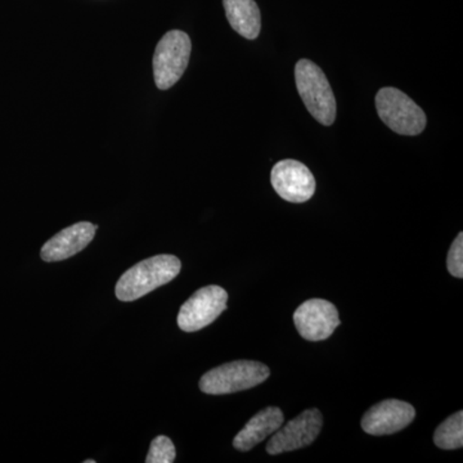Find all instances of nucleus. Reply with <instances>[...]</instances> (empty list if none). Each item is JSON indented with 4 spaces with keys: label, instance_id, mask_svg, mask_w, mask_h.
Returning <instances> with one entry per match:
<instances>
[{
    "label": "nucleus",
    "instance_id": "1a4fd4ad",
    "mask_svg": "<svg viewBox=\"0 0 463 463\" xmlns=\"http://www.w3.org/2000/svg\"><path fill=\"white\" fill-rule=\"evenodd\" d=\"M294 323L303 339L322 341L328 339L341 322L334 304L322 298H312L298 307Z\"/></svg>",
    "mask_w": 463,
    "mask_h": 463
},
{
    "label": "nucleus",
    "instance_id": "9b49d317",
    "mask_svg": "<svg viewBox=\"0 0 463 463\" xmlns=\"http://www.w3.org/2000/svg\"><path fill=\"white\" fill-rule=\"evenodd\" d=\"M97 225L90 222H80L67 227L65 230L52 237L42 248L41 257L43 260L52 261L65 260L83 251L96 236Z\"/></svg>",
    "mask_w": 463,
    "mask_h": 463
},
{
    "label": "nucleus",
    "instance_id": "9d476101",
    "mask_svg": "<svg viewBox=\"0 0 463 463\" xmlns=\"http://www.w3.org/2000/svg\"><path fill=\"white\" fill-rule=\"evenodd\" d=\"M416 417L413 405L397 399H388L373 405L362 419V429L367 434L381 437L403 430Z\"/></svg>",
    "mask_w": 463,
    "mask_h": 463
},
{
    "label": "nucleus",
    "instance_id": "ddd939ff",
    "mask_svg": "<svg viewBox=\"0 0 463 463\" xmlns=\"http://www.w3.org/2000/svg\"><path fill=\"white\" fill-rule=\"evenodd\" d=\"M228 23L234 32L249 41H254L260 33L261 14L254 0H223Z\"/></svg>",
    "mask_w": 463,
    "mask_h": 463
},
{
    "label": "nucleus",
    "instance_id": "39448f33",
    "mask_svg": "<svg viewBox=\"0 0 463 463\" xmlns=\"http://www.w3.org/2000/svg\"><path fill=\"white\" fill-rule=\"evenodd\" d=\"M191 51L187 33L173 30L163 36L154 54L155 83L158 90H170L178 83L190 62Z\"/></svg>",
    "mask_w": 463,
    "mask_h": 463
},
{
    "label": "nucleus",
    "instance_id": "f257e3e1",
    "mask_svg": "<svg viewBox=\"0 0 463 463\" xmlns=\"http://www.w3.org/2000/svg\"><path fill=\"white\" fill-rule=\"evenodd\" d=\"M182 269L174 255H156L134 265L116 283V298L125 303L138 300L161 286L173 281Z\"/></svg>",
    "mask_w": 463,
    "mask_h": 463
},
{
    "label": "nucleus",
    "instance_id": "2eb2a0df",
    "mask_svg": "<svg viewBox=\"0 0 463 463\" xmlns=\"http://www.w3.org/2000/svg\"><path fill=\"white\" fill-rule=\"evenodd\" d=\"M176 450L169 438L160 435L152 440L151 448L146 462L147 463H172L175 461Z\"/></svg>",
    "mask_w": 463,
    "mask_h": 463
},
{
    "label": "nucleus",
    "instance_id": "7ed1b4c3",
    "mask_svg": "<svg viewBox=\"0 0 463 463\" xmlns=\"http://www.w3.org/2000/svg\"><path fill=\"white\" fill-rule=\"evenodd\" d=\"M269 374V368L260 362H231L203 374L200 380V389L209 395L232 394L260 385Z\"/></svg>",
    "mask_w": 463,
    "mask_h": 463
},
{
    "label": "nucleus",
    "instance_id": "f3484780",
    "mask_svg": "<svg viewBox=\"0 0 463 463\" xmlns=\"http://www.w3.org/2000/svg\"><path fill=\"white\" fill-rule=\"evenodd\" d=\"M85 463H96V461H94V459H88V461H85Z\"/></svg>",
    "mask_w": 463,
    "mask_h": 463
},
{
    "label": "nucleus",
    "instance_id": "dca6fc26",
    "mask_svg": "<svg viewBox=\"0 0 463 463\" xmlns=\"http://www.w3.org/2000/svg\"><path fill=\"white\" fill-rule=\"evenodd\" d=\"M448 272L456 279L463 277V233L456 237L455 242L450 246L447 258Z\"/></svg>",
    "mask_w": 463,
    "mask_h": 463
},
{
    "label": "nucleus",
    "instance_id": "6e6552de",
    "mask_svg": "<svg viewBox=\"0 0 463 463\" xmlns=\"http://www.w3.org/2000/svg\"><path fill=\"white\" fill-rule=\"evenodd\" d=\"M270 182L279 196L288 203H307L316 194L315 175L300 161L277 163L270 173Z\"/></svg>",
    "mask_w": 463,
    "mask_h": 463
},
{
    "label": "nucleus",
    "instance_id": "f03ea898",
    "mask_svg": "<svg viewBox=\"0 0 463 463\" xmlns=\"http://www.w3.org/2000/svg\"><path fill=\"white\" fill-rule=\"evenodd\" d=\"M297 88L307 111L318 123L330 127L336 120V99L321 67L300 60L295 67Z\"/></svg>",
    "mask_w": 463,
    "mask_h": 463
},
{
    "label": "nucleus",
    "instance_id": "20e7f679",
    "mask_svg": "<svg viewBox=\"0 0 463 463\" xmlns=\"http://www.w3.org/2000/svg\"><path fill=\"white\" fill-rule=\"evenodd\" d=\"M376 109L386 127L402 136L421 134L428 124L423 109L397 88L380 90L376 96Z\"/></svg>",
    "mask_w": 463,
    "mask_h": 463
},
{
    "label": "nucleus",
    "instance_id": "423d86ee",
    "mask_svg": "<svg viewBox=\"0 0 463 463\" xmlns=\"http://www.w3.org/2000/svg\"><path fill=\"white\" fill-rule=\"evenodd\" d=\"M228 294L221 286H206L194 292L178 315V326L184 332L203 330L227 309Z\"/></svg>",
    "mask_w": 463,
    "mask_h": 463
},
{
    "label": "nucleus",
    "instance_id": "f8f14e48",
    "mask_svg": "<svg viewBox=\"0 0 463 463\" xmlns=\"http://www.w3.org/2000/svg\"><path fill=\"white\" fill-rule=\"evenodd\" d=\"M285 421V416L279 407H268L255 414L245 428L236 435L233 447L241 452H248L257 447L265 438L279 430Z\"/></svg>",
    "mask_w": 463,
    "mask_h": 463
},
{
    "label": "nucleus",
    "instance_id": "0eeeda50",
    "mask_svg": "<svg viewBox=\"0 0 463 463\" xmlns=\"http://www.w3.org/2000/svg\"><path fill=\"white\" fill-rule=\"evenodd\" d=\"M323 417L316 408L304 411L297 419L282 425L267 444L269 455L292 452L310 446L322 430Z\"/></svg>",
    "mask_w": 463,
    "mask_h": 463
},
{
    "label": "nucleus",
    "instance_id": "4468645a",
    "mask_svg": "<svg viewBox=\"0 0 463 463\" xmlns=\"http://www.w3.org/2000/svg\"><path fill=\"white\" fill-rule=\"evenodd\" d=\"M435 446L440 449H459L463 446V412L452 414L438 426L434 434Z\"/></svg>",
    "mask_w": 463,
    "mask_h": 463
}]
</instances>
